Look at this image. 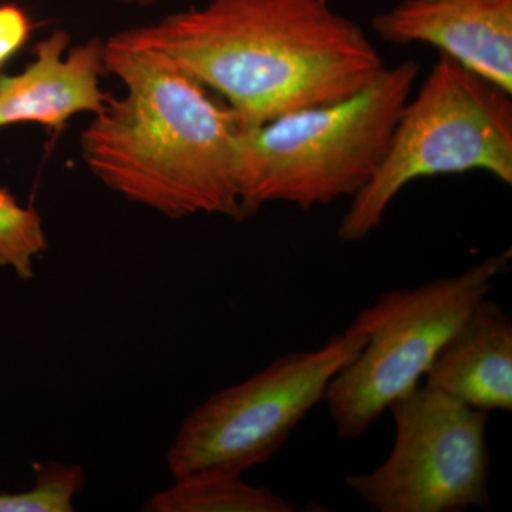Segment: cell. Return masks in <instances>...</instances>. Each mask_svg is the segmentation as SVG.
Here are the masks:
<instances>
[{"mask_svg":"<svg viewBox=\"0 0 512 512\" xmlns=\"http://www.w3.org/2000/svg\"><path fill=\"white\" fill-rule=\"evenodd\" d=\"M111 40L190 74L244 128L348 99L386 69L366 33L322 0H210Z\"/></svg>","mask_w":512,"mask_h":512,"instance_id":"1","label":"cell"},{"mask_svg":"<svg viewBox=\"0 0 512 512\" xmlns=\"http://www.w3.org/2000/svg\"><path fill=\"white\" fill-rule=\"evenodd\" d=\"M110 99L82 134L84 163L121 197L171 218L245 220L239 185L241 121L225 101L160 57L104 42Z\"/></svg>","mask_w":512,"mask_h":512,"instance_id":"2","label":"cell"},{"mask_svg":"<svg viewBox=\"0 0 512 512\" xmlns=\"http://www.w3.org/2000/svg\"><path fill=\"white\" fill-rule=\"evenodd\" d=\"M419 72L406 60L348 99L244 128L239 185L247 215L271 202L308 211L355 197L379 170Z\"/></svg>","mask_w":512,"mask_h":512,"instance_id":"3","label":"cell"},{"mask_svg":"<svg viewBox=\"0 0 512 512\" xmlns=\"http://www.w3.org/2000/svg\"><path fill=\"white\" fill-rule=\"evenodd\" d=\"M481 170L512 185L511 93L441 53L404 104L379 170L352 198L338 237L362 241L407 184Z\"/></svg>","mask_w":512,"mask_h":512,"instance_id":"4","label":"cell"},{"mask_svg":"<svg viewBox=\"0 0 512 512\" xmlns=\"http://www.w3.org/2000/svg\"><path fill=\"white\" fill-rule=\"evenodd\" d=\"M511 258L508 248L461 274L383 292L357 313L353 325L365 333V346L325 396L340 439L362 437L394 400L419 386L441 346L487 298Z\"/></svg>","mask_w":512,"mask_h":512,"instance_id":"5","label":"cell"},{"mask_svg":"<svg viewBox=\"0 0 512 512\" xmlns=\"http://www.w3.org/2000/svg\"><path fill=\"white\" fill-rule=\"evenodd\" d=\"M355 325L315 350L289 353L255 376L212 394L183 421L168 448L173 480L210 468L245 473L268 463L329 384L362 352Z\"/></svg>","mask_w":512,"mask_h":512,"instance_id":"6","label":"cell"},{"mask_svg":"<svg viewBox=\"0 0 512 512\" xmlns=\"http://www.w3.org/2000/svg\"><path fill=\"white\" fill-rule=\"evenodd\" d=\"M396 439L389 457L346 485L379 512L491 510L488 413L429 389L389 406Z\"/></svg>","mask_w":512,"mask_h":512,"instance_id":"7","label":"cell"},{"mask_svg":"<svg viewBox=\"0 0 512 512\" xmlns=\"http://www.w3.org/2000/svg\"><path fill=\"white\" fill-rule=\"evenodd\" d=\"M373 29L386 42L437 47L512 94V0H402Z\"/></svg>","mask_w":512,"mask_h":512,"instance_id":"8","label":"cell"},{"mask_svg":"<svg viewBox=\"0 0 512 512\" xmlns=\"http://www.w3.org/2000/svg\"><path fill=\"white\" fill-rule=\"evenodd\" d=\"M72 37L55 30L33 47V60L15 76L0 74V128L40 124L60 133L77 114L97 116L111 97L101 89L104 42L92 37L69 49Z\"/></svg>","mask_w":512,"mask_h":512,"instance_id":"9","label":"cell"},{"mask_svg":"<svg viewBox=\"0 0 512 512\" xmlns=\"http://www.w3.org/2000/svg\"><path fill=\"white\" fill-rule=\"evenodd\" d=\"M424 386L471 409L512 412V322L484 298L441 346Z\"/></svg>","mask_w":512,"mask_h":512,"instance_id":"10","label":"cell"},{"mask_svg":"<svg viewBox=\"0 0 512 512\" xmlns=\"http://www.w3.org/2000/svg\"><path fill=\"white\" fill-rule=\"evenodd\" d=\"M239 471L210 468L177 478L171 487L151 495L150 512H292L295 507L266 487L244 481Z\"/></svg>","mask_w":512,"mask_h":512,"instance_id":"11","label":"cell"},{"mask_svg":"<svg viewBox=\"0 0 512 512\" xmlns=\"http://www.w3.org/2000/svg\"><path fill=\"white\" fill-rule=\"evenodd\" d=\"M49 244L42 217L33 207H22L15 195L0 188V266L19 279L33 278V264Z\"/></svg>","mask_w":512,"mask_h":512,"instance_id":"12","label":"cell"},{"mask_svg":"<svg viewBox=\"0 0 512 512\" xmlns=\"http://www.w3.org/2000/svg\"><path fill=\"white\" fill-rule=\"evenodd\" d=\"M83 487L82 468L49 461L37 468L29 490L0 493V512H72Z\"/></svg>","mask_w":512,"mask_h":512,"instance_id":"13","label":"cell"},{"mask_svg":"<svg viewBox=\"0 0 512 512\" xmlns=\"http://www.w3.org/2000/svg\"><path fill=\"white\" fill-rule=\"evenodd\" d=\"M33 25L20 6L0 5V70L28 43Z\"/></svg>","mask_w":512,"mask_h":512,"instance_id":"14","label":"cell"},{"mask_svg":"<svg viewBox=\"0 0 512 512\" xmlns=\"http://www.w3.org/2000/svg\"><path fill=\"white\" fill-rule=\"evenodd\" d=\"M116 2L124 3V5L150 6L154 5L157 0H116Z\"/></svg>","mask_w":512,"mask_h":512,"instance_id":"15","label":"cell"},{"mask_svg":"<svg viewBox=\"0 0 512 512\" xmlns=\"http://www.w3.org/2000/svg\"><path fill=\"white\" fill-rule=\"evenodd\" d=\"M322 2H329V0H322Z\"/></svg>","mask_w":512,"mask_h":512,"instance_id":"16","label":"cell"}]
</instances>
